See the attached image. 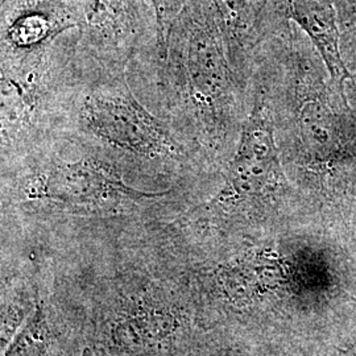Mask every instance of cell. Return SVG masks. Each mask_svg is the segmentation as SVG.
<instances>
[{"label":"cell","mask_w":356,"mask_h":356,"mask_svg":"<svg viewBox=\"0 0 356 356\" xmlns=\"http://www.w3.org/2000/svg\"><path fill=\"white\" fill-rule=\"evenodd\" d=\"M51 134L86 141L163 189L209 197L222 179L204 153L134 86L128 66L92 65L79 72L51 110L44 136Z\"/></svg>","instance_id":"2"},{"label":"cell","mask_w":356,"mask_h":356,"mask_svg":"<svg viewBox=\"0 0 356 356\" xmlns=\"http://www.w3.org/2000/svg\"><path fill=\"white\" fill-rule=\"evenodd\" d=\"M51 346L48 317L38 305L4 356H51Z\"/></svg>","instance_id":"8"},{"label":"cell","mask_w":356,"mask_h":356,"mask_svg":"<svg viewBox=\"0 0 356 356\" xmlns=\"http://www.w3.org/2000/svg\"><path fill=\"white\" fill-rule=\"evenodd\" d=\"M95 356H99V355H95Z\"/></svg>","instance_id":"10"},{"label":"cell","mask_w":356,"mask_h":356,"mask_svg":"<svg viewBox=\"0 0 356 356\" xmlns=\"http://www.w3.org/2000/svg\"><path fill=\"white\" fill-rule=\"evenodd\" d=\"M151 102L223 175L251 107L248 89L229 61L209 0H188L170 28L159 65L136 74Z\"/></svg>","instance_id":"4"},{"label":"cell","mask_w":356,"mask_h":356,"mask_svg":"<svg viewBox=\"0 0 356 356\" xmlns=\"http://www.w3.org/2000/svg\"><path fill=\"white\" fill-rule=\"evenodd\" d=\"M250 90V113L216 191L169 220L178 241L194 250L272 225L294 200L297 189L282 164L267 99L254 82Z\"/></svg>","instance_id":"5"},{"label":"cell","mask_w":356,"mask_h":356,"mask_svg":"<svg viewBox=\"0 0 356 356\" xmlns=\"http://www.w3.org/2000/svg\"><path fill=\"white\" fill-rule=\"evenodd\" d=\"M293 24L298 26L330 74L342 88L356 86V78L344 61L342 32L332 0H282Z\"/></svg>","instance_id":"6"},{"label":"cell","mask_w":356,"mask_h":356,"mask_svg":"<svg viewBox=\"0 0 356 356\" xmlns=\"http://www.w3.org/2000/svg\"><path fill=\"white\" fill-rule=\"evenodd\" d=\"M3 207L41 219L170 220L204 197L163 189L111 154L70 135L51 134L1 153Z\"/></svg>","instance_id":"1"},{"label":"cell","mask_w":356,"mask_h":356,"mask_svg":"<svg viewBox=\"0 0 356 356\" xmlns=\"http://www.w3.org/2000/svg\"><path fill=\"white\" fill-rule=\"evenodd\" d=\"M188 0H151L153 10L157 19V28H159V60L161 61L164 47H165L166 38L170 32V28L176 22L178 15L182 13Z\"/></svg>","instance_id":"9"},{"label":"cell","mask_w":356,"mask_h":356,"mask_svg":"<svg viewBox=\"0 0 356 356\" xmlns=\"http://www.w3.org/2000/svg\"><path fill=\"white\" fill-rule=\"evenodd\" d=\"M309 40L267 38L254 57L281 160L296 189L322 191L356 175V106Z\"/></svg>","instance_id":"3"},{"label":"cell","mask_w":356,"mask_h":356,"mask_svg":"<svg viewBox=\"0 0 356 356\" xmlns=\"http://www.w3.org/2000/svg\"><path fill=\"white\" fill-rule=\"evenodd\" d=\"M220 23L229 61L243 83L250 88L254 57L266 40L254 15L252 0H209Z\"/></svg>","instance_id":"7"}]
</instances>
